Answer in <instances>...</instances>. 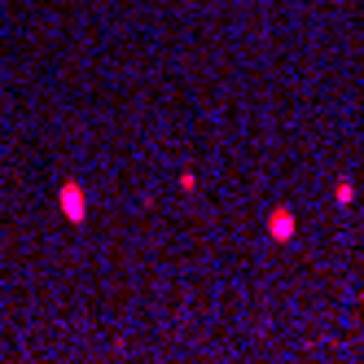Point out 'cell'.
<instances>
[{
	"instance_id": "3957f363",
	"label": "cell",
	"mask_w": 364,
	"mask_h": 364,
	"mask_svg": "<svg viewBox=\"0 0 364 364\" xmlns=\"http://www.w3.org/2000/svg\"><path fill=\"white\" fill-rule=\"evenodd\" d=\"M333 202H338V206H351V202H355V185H351V180H338Z\"/></svg>"
},
{
	"instance_id": "7a4b0ae2",
	"label": "cell",
	"mask_w": 364,
	"mask_h": 364,
	"mask_svg": "<svg viewBox=\"0 0 364 364\" xmlns=\"http://www.w3.org/2000/svg\"><path fill=\"white\" fill-rule=\"evenodd\" d=\"M268 232H272V242H290V237H294V211L277 206L272 220H268Z\"/></svg>"
},
{
	"instance_id": "6da1fadb",
	"label": "cell",
	"mask_w": 364,
	"mask_h": 364,
	"mask_svg": "<svg viewBox=\"0 0 364 364\" xmlns=\"http://www.w3.org/2000/svg\"><path fill=\"white\" fill-rule=\"evenodd\" d=\"M62 211H66V220L84 224V211H88V202H84V189H80V185H66V189H62Z\"/></svg>"
}]
</instances>
